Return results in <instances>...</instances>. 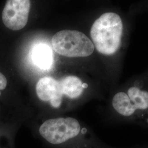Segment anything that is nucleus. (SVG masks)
Listing matches in <instances>:
<instances>
[{"label": "nucleus", "instance_id": "obj_1", "mask_svg": "<svg viewBox=\"0 0 148 148\" xmlns=\"http://www.w3.org/2000/svg\"><path fill=\"white\" fill-rule=\"evenodd\" d=\"M38 134L54 148H94L87 130L71 117L48 119L40 125Z\"/></svg>", "mask_w": 148, "mask_h": 148}, {"label": "nucleus", "instance_id": "obj_2", "mask_svg": "<svg viewBox=\"0 0 148 148\" xmlns=\"http://www.w3.org/2000/svg\"><path fill=\"white\" fill-rule=\"evenodd\" d=\"M122 32L121 17L115 13L107 12L94 22L90 35L98 52L110 56L116 53L120 47Z\"/></svg>", "mask_w": 148, "mask_h": 148}, {"label": "nucleus", "instance_id": "obj_3", "mask_svg": "<svg viewBox=\"0 0 148 148\" xmlns=\"http://www.w3.org/2000/svg\"><path fill=\"white\" fill-rule=\"evenodd\" d=\"M52 45L56 53L66 57H86L95 51V46L83 32L64 30L52 38Z\"/></svg>", "mask_w": 148, "mask_h": 148}, {"label": "nucleus", "instance_id": "obj_4", "mask_svg": "<svg viewBox=\"0 0 148 148\" xmlns=\"http://www.w3.org/2000/svg\"><path fill=\"white\" fill-rule=\"evenodd\" d=\"M30 10V1H7L2 13L3 24L12 30H21L27 25Z\"/></svg>", "mask_w": 148, "mask_h": 148}, {"label": "nucleus", "instance_id": "obj_5", "mask_svg": "<svg viewBox=\"0 0 148 148\" xmlns=\"http://www.w3.org/2000/svg\"><path fill=\"white\" fill-rule=\"evenodd\" d=\"M36 90L38 99L49 102L53 108L58 109L62 106L63 95L60 81L52 77H43L38 81Z\"/></svg>", "mask_w": 148, "mask_h": 148}, {"label": "nucleus", "instance_id": "obj_6", "mask_svg": "<svg viewBox=\"0 0 148 148\" xmlns=\"http://www.w3.org/2000/svg\"><path fill=\"white\" fill-rule=\"evenodd\" d=\"M127 95L132 106V117L139 114L144 115L148 112V91L133 86L128 90Z\"/></svg>", "mask_w": 148, "mask_h": 148}, {"label": "nucleus", "instance_id": "obj_7", "mask_svg": "<svg viewBox=\"0 0 148 148\" xmlns=\"http://www.w3.org/2000/svg\"><path fill=\"white\" fill-rule=\"evenodd\" d=\"M34 64L40 69H50L53 64V53L51 48L45 44L35 46L32 53Z\"/></svg>", "mask_w": 148, "mask_h": 148}, {"label": "nucleus", "instance_id": "obj_8", "mask_svg": "<svg viewBox=\"0 0 148 148\" xmlns=\"http://www.w3.org/2000/svg\"><path fill=\"white\" fill-rule=\"evenodd\" d=\"M60 84L63 95L69 99H77L84 92L83 82L76 76H66L60 81Z\"/></svg>", "mask_w": 148, "mask_h": 148}, {"label": "nucleus", "instance_id": "obj_9", "mask_svg": "<svg viewBox=\"0 0 148 148\" xmlns=\"http://www.w3.org/2000/svg\"><path fill=\"white\" fill-rule=\"evenodd\" d=\"M16 134L12 128L0 126V148H15Z\"/></svg>", "mask_w": 148, "mask_h": 148}, {"label": "nucleus", "instance_id": "obj_10", "mask_svg": "<svg viewBox=\"0 0 148 148\" xmlns=\"http://www.w3.org/2000/svg\"><path fill=\"white\" fill-rule=\"evenodd\" d=\"M7 85V81L5 76L0 72V97L1 96V90H4Z\"/></svg>", "mask_w": 148, "mask_h": 148}, {"label": "nucleus", "instance_id": "obj_11", "mask_svg": "<svg viewBox=\"0 0 148 148\" xmlns=\"http://www.w3.org/2000/svg\"><path fill=\"white\" fill-rule=\"evenodd\" d=\"M82 86H83V88H84V89H85V88H87V87H88V85H87V84H86V83H83Z\"/></svg>", "mask_w": 148, "mask_h": 148}, {"label": "nucleus", "instance_id": "obj_12", "mask_svg": "<svg viewBox=\"0 0 148 148\" xmlns=\"http://www.w3.org/2000/svg\"></svg>", "mask_w": 148, "mask_h": 148}]
</instances>
